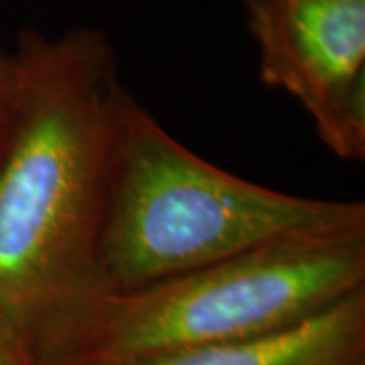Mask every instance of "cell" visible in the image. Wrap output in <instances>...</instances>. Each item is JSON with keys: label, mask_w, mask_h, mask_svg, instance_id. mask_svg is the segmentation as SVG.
Segmentation results:
<instances>
[{"label": "cell", "mask_w": 365, "mask_h": 365, "mask_svg": "<svg viewBox=\"0 0 365 365\" xmlns=\"http://www.w3.org/2000/svg\"><path fill=\"white\" fill-rule=\"evenodd\" d=\"M19 112L0 165V313L43 361L93 294L98 235L124 104L102 31L49 37L26 26L13 49Z\"/></svg>", "instance_id": "cell-1"}, {"label": "cell", "mask_w": 365, "mask_h": 365, "mask_svg": "<svg viewBox=\"0 0 365 365\" xmlns=\"http://www.w3.org/2000/svg\"><path fill=\"white\" fill-rule=\"evenodd\" d=\"M365 234L361 201L274 191L207 163L128 96L98 235L100 292H124L272 244Z\"/></svg>", "instance_id": "cell-2"}, {"label": "cell", "mask_w": 365, "mask_h": 365, "mask_svg": "<svg viewBox=\"0 0 365 365\" xmlns=\"http://www.w3.org/2000/svg\"><path fill=\"white\" fill-rule=\"evenodd\" d=\"M364 288L365 234L272 244L148 287L93 294L43 364H124L268 335Z\"/></svg>", "instance_id": "cell-3"}, {"label": "cell", "mask_w": 365, "mask_h": 365, "mask_svg": "<svg viewBox=\"0 0 365 365\" xmlns=\"http://www.w3.org/2000/svg\"><path fill=\"white\" fill-rule=\"evenodd\" d=\"M262 81L343 160L365 158V0H244Z\"/></svg>", "instance_id": "cell-4"}, {"label": "cell", "mask_w": 365, "mask_h": 365, "mask_svg": "<svg viewBox=\"0 0 365 365\" xmlns=\"http://www.w3.org/2000/svg\"><path fill=\"white\" fill-rule=\"evenodd\" d=\"M108 365H365V288L268 335Z\"/></svg>", "instance_id": "cell-5"}, {"label": "cell", "mask_w": 365, "mask_h": 365, "mask_svg": "<svg viewBox=\"0 0 365 365\" xmlns=\"http://www.w3.org/2000/svg\"><path fill=\"white\" fill-rule=\"evenodd\" d=\"M19 112V67L13 51L0 47V165L13 138Z\"/></svg>", "instance_id": "cell-6"}, {"label": "cell", "mask_w": 365, "mask_h": 365, "mask_svg": "<svg viewBox=\"0 0 365 365\" xmlns=\"http://www.w3.org/2000/svg\"><path fill=\"white\" fill-rule=\"evenodd\" d=\"M0 365H43L29 337L2 313H0Z\"/></svg>", "instance_id": "cell-7"}]
</instances>
